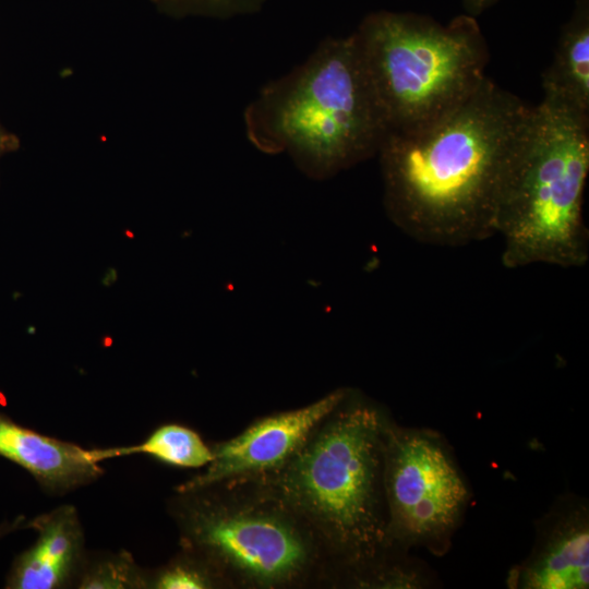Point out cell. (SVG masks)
Here are the masks:
<instances>
[{
  "instance_id": "6da1fadb",
  "label": "cell",
  "mask_w": 589,
  "mask_h": 589,
  "mask_svg": "<svg viewBox=\"0 0 589 589\" xmlns=\"http://www.w3.org/2000/svg\"><path fill=\"white\" fill-rule=\"evenodd\" d=\"M532 106L489 77L461 105L377 153L390 220L416 240L456 247L494 236L497 202Z\"/></svg>"
},
{
  "instance_id": "7a4b0ae2",
  "label": "cell",
  "mask_w": 589,
  "mask_h": 589,
  "mask_svg": "<svg viewBox=\"0 0 589 589\" xmlns=\"http://www.w3.org/2000/svg\"><path fill=\"white\" fill-rule=\"evenodd\" d=\"M389 418L348 388L277 470L253 477L314 530L339 572V587L361 588L396 557L387 543L384 442Z\"/></svg>"
},
{
  "instance_id": "3957f363",
  "label": "cell",
  "mask_w": 589,
  "mask_h": 589,
  "mask_svg": "<svg viewBox=\"0 0 589 589\" xmlns=\"http://www.w3.org/2000/svg\"><path fill=\"white\" fill-rule=\"evenodd\" d=\"M243 123L255 148L288 155L314 180L377 155L388 134L352 34L325 38L264 85L244 109Z\"/></svg>"
},
{
  "instance_id": "277c9868",
  "label": "cell",
  "mask_w": 589,
  "mask_h": 589,
  "mask_svg": "<svg viewBox=\"0 0 589 589\" xmlns=\"http://www.w3.org/2000/svg\"><path fill=\"white\" fill-rule=\"evenodd\" d=\"M167 508L180 548L208 562L227 589L339 587L314 530L255 478L175 489Z\"/></svg>"
},
{
  "instance_id": "5b68a950",
  "label": "cell",
  "mask_w": 589,
  "mask_h": 589,
  "mask_svg": "<svg viewBox=\"0 0 589 589\" xmlns=\"http://www.w3.org/2000/svg\"><path fill=\"white\" fill-rule=\"evenodd\" d=\"M588 173L589 116L548 98L532 106L495 213L505 267L587 263L582 203Z\"/></svg>"
},
{
  "instance_id": "8992f818",
  "label": "cell",
  "mask_w": 589,
  "mask_h": 589,
  "mask_svg": "<svg viewBox=\"0 0 589 589\" xmlns=\"http://www.w3.org/2000/svg\"><path fill=\"white\" fill-rule=\"evenodd\" d=\"M389 132L425 127L488 77L489 50L474 16L446 24L410 12L369 14L352 33Z\"/></svg>"
},
{
  "instance_id": "52a82bcc",
  "label": "cell",
  "mask_w": 589,
  "mask_h": 589,
  "mask_svg": "<svg viewBox=\"0 0 589 589\" xmlns=\"http://www.w3.org/2000/svg\"><path fill=\"white\" fill-rule=\"evenodd\" d=\"M383 480L389 549L399 553L421 545L445 553L470 493L442 437L389 419Z\"/></svg>"
},
{
  "instance_id": "ba28073f",
  "label": "cell",
  "mask_w": 589,
  "mask_h": 589,
  "mask_svg": "<svg viewBox=\"0 0 589 589\" xmlns=\"http://www.w3.org/2000/svg\"><path fill=\"white\" fill-rule=\"evenodd\" d=\"M347 390L338 388L304 407L261 417L236 436L212 444L213 460L202 472L176 489L232 478L260 477L277 470L291 458Z\"/></svg>"
},
{
  "instance_id": "9c48e42d",
  "label": "cell",
  "mask_w": 589,
  "mask_h": 589,
  "mask_svg": "<svg viewBox=\"0 0 589 589\" xmlns=\"http://www.w3.org/2000/svg\"><path fill=\"white\" fill-rule=\"evenodd\" d=\"M512 588L581 589L589 585V513L582 500L560 498L538 524L530 555L508 576Z\"/></svg>"
},
{
  "instance_id": "30bf717a",
  "label": "cell",
  "mask_w": 589,
  "mask_h": 589,
  "mask_svg": "<svg viewBox=\"0 0 589 589\" xmlns=\"http://www.w3.org/2000/svg\"><path fill=\"white\" fill-rule=\"evenodd\" d=\"M0 456L28 471L47 493L62 495L97 480L110 448H84L0 414Z\"/></svg>"
},
{
  "instance_id": "8fae6325",
  "label": "cell",
  "mask_w": 589,
  "mask_h": 589,
  "mask_svg": "<svg viewBox=\"0 0 589 589\" xmlns=\"http://www.w3.org/2000/svg\"><path fill=\"white\" fill-rule=\"evenodd\" d=\"M35 543L16 560L8 579L13 589L74 588L86 550L76 508L61 505L29 522Z\"/></svg>"
},
{
  "instance_id": "7c38bea8",
  "label": "cell",
  "mask_w": 589,
  "mask_h": 589,
  "mask_svg": "<svg viewBox=\"0 0 589 589\" xmlns=\"http://www.w3.org/2000/svg\"><path fill=\"white\" fill-rule=\"evenodd\" d=\"M543 98L589 116V5L578 0L542 74Z\"/></svg>"
},
{
  "instance_id": "4fadbf2b",
  "label": "cell",
  "mask_w": 589,
  "mask_h": 589,
  "mask_svg": "<svg viewBox=\"0 0 589 589\" xmlns=\"http://www.w3.org/2000/svg\"><path fill=\"white\" fill-rule=\"evenodd\" d=\"M112 455H146L163 464L193 469L204 468L213 460L211 445L194 430L177 423L158 426L139 444L112 447Z\"/></svg>"
},
{
  "instance_id": "5bb4252c",
  "label": "cell",
  "mask_w": 589,
  "mask_h": 589,
  "mask_svg": "<svg viewBox=\"0 0 589 589\" xmlns=\"http://www.w3.org/2000/svg\"><path fill=\"white\" fill-rule=\"evenodd\" d=\"M147 576L129 552L86 551L74 588L147 589Z\"/></svg>"
},
{
  "instance_id": "9a60e30c",
  "label": "cell",
  "mask_w": 589,
  "mask_h": 589,
  "mask_svg": "<svg viewBox=\"0 0 589 589\" xmlns=\"http://www.w3.org/2000/svg\"><path fill=\"white\" fill-rule=\"evenodd\" d=\"M147 589H227V586L208 562L180 548L166 564L148 569Z\"/></svg>"
},
{
  "instance_id": "2e32d148",
  "label": "cell",
  "mask_w": 589,
  "mask_h": 589,
  "mask_svg": "<svg viewBox=\"0 0 589 589\" xmlns=\"http://www.w3.org/2000/svg\"><path fill=\"white\" fill-rule=\"evenodd\" d=\"M171 16L229 17L259 9L264 0H152Z\"/></svg>"
},
{
  "instance_id": "e0dca14e",
  "label": "cell",
  "mask_w": 589,
  "mask_h": 589,
  "mask_svg": "<svg viewBox=\"0 0 589 589\" xmlns=\"http://www.w3.org/2000/svg\"><path fill=\"white\" fill-rule=\"evenodd\" d=\"M19 146L16 136L8 132L0 123V159Z\"/></svg>"
},
{
  "instance_id": "ac0fdd59",
  "label": "cell",
  "mask_w": 589,
  "mask_h": 589,
  "mask_svg": "<svg viewBox=\"0 0 589 589\" xmlns=\"http://www.w3.org/2000/svg\"><path fill=\"white\" fill-rule=\"evenodd\" d=\"M497 0H464L467 14L476 16L492 5Z\"/></svg>"
},
{
  "instance_id": "d6986e66",
  "label": "cell",
  "mask_w": 589,
  "mask_h": 589,
  "mask_svg": "<svg viewBox=\"0 0 589 589\" xmlns=\"http://www.w3.org/2000/svg\"><path fill=\"white\" fill-rule=\"evenodd\" d=\"M26 527H28V522H25L23 517H19L16 518V520L12 522L0 525V538L4 536L5 533L14 531L15 529L26 528Z\"/></svg>"
}]
</instances>
